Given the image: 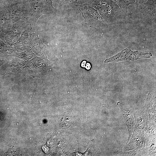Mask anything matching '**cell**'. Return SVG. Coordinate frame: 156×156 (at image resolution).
<instances>
[{
    "instance_id": "6da1fadb",
    "label": "cell",
    "mask_w": 156,
    "mask_h": 156,
    "mask_svg": "<svg viewBox=\"0 0 156 156\" xmlns=\"http://www.w3.org/2000/svg\"><path fill=\"white\" fill-rule=\"evenodd\" d=\"M85 24L88 26L99 30L107 28L109 25L98 11L88 4L84 3L78 5Z\"/></svg>"
},
{
    "instance_id": "7a4b0ae2",
    "label": "cell",
    "mask_w": 156,
    "mask_h": 156,
    "mask_svg": "<svg viewBox=\"0 0 156 156\" xmlns=\"http://www.w3.org/2000/svg\"><path fill=\"white\" fill-rule=\"evenodd\" d=\"M86 3L96 9L109 23L111 22L114 16L121 10L112 0H89Z\"/></svg>"
},
{
    "instance_id": "3957f363",
    "label": "cell",
    "mask_w": 156,
    "mask_h": 156,
    "mask_svg": "<svg viewBox=\"0 0 156 156\" xmlns=\"http://www.w3.org/2000/svg\"><path fill=\"white\" fill-rule=\"evenodd\" d=\"M29 2L31 12L32 23L35 25L42 15L51 12L53 9L44 0H27Z\"/></svg>"
},
{
    "instance_id": "277c9868",
    "label": "cell",
    "mask_w": 156,
    "mask_h": 156,
    "mask_svg": "<svg viewBox=\"0 0 156 156\" xmlns=\"http://www.w3.org/2000/svg\"><path fill=\"white\" fill-rule=\"evenodd\" d=\"M137 60L138 53L137 51H133L130 49H125L114 56L106 59L104 62H118L128 60L133 61Z\"/></svg>"
},
{
    "instance_id": "5b68a950",
    "label": "cell",
    "mask_w": 156,
    "mask_h": 156,
    "mask_svg": "<svg viewBox=\"0 0 156 156\" xmlns=\"http://www.w3.org/2000/svg\"><path fill=\"white\" fill-rule=\"evenodd\" d=\"M137 9L144 14L155 15L156 0H135Z\"/></svg>"
},
{
    "instance_id": "8992f818",
    "label": "cell",
    "mask_w": 156,
    "mask_h": 156,
    "mask_svg": "<svg viewBox=\"0 0 156 156\" xmlns=\"http://www.w3.org/2000/svg\"><path fill=\"white\" fill-rule=\"evenodd\" d=\"M122 113L124 122L129 131V135L132 134L134 121L132 112L123 104L120 102L117 103Z\"/></svg>"
},
{
    "instance_id": "52a82bcc",
    "label": "cell",
    "mask_w": 156,
    "mask_h": 156,
    "mask_svg": "<svg viewBox=\"0 0 156 156\" xmlns=\"http://www.w3.org/2000/svg\"><path fill=\"white\" fill-rule=\"evenodd\" d=\"M120 8L121 10L127 13L128 6L135 3V0H112Z\"/></svg>"
},
{
    "instance_id": "ba28073f",
    "label": "cell",
    "mask_w": 156,
    "mask_h": 156,
    "mask_svg": "<svg viewBox=\"0 0 156 156\" xmlns=\"http://www.w3.org/2000/svg\"><path fill=\"white\" fill-rule=\"evenodd\" d=\"M71 118L68 114H65L62 116L61 123L62 127L66 128L69 127L71 124Z\"/></svg>"
},
{
    "instance_id": "9c48e42d",
    "label": "cell",
    "mask_w": 156,
    "mask_h": 156,
    "mask_svg": "<svg viewBox=\"0 0 156 156\" xmlns=\"http://www.w3.org/2000/svg\"><path fill=\"white\" fill-rule=\"evenodd\" d=\"M75 0H53V5L55 6L60 7L66 4H73Z\"/></svg>"
},
{
    "instance_id": "30bf717a",
    "label": "cell",
    "mask_w": 156,
    "mask_h": 156,
    "mask_svg": "<svg viewBox=\"0 0 156 156\" xmlns=\"http://www.w3.org/2000/svg\"><path fill=\"white\" fill-rule=\"evenodd\" d=\"M89 0H75L73 4L76 6L83 3H86Z\"/></svg>"
},
{
    "instance_id": "8fae6325",
    "label": "cell",
    "mask_w": 156,
    "mask_h": 156,
    "mask_svg": "<svg viewBox=\"0 0 156 156\" xmlns=\"http://www.w3.org/2000/svg\"><path fill=\"white\" fill-rule=\"evenodd\" d=\"M48 5L52 9H53L54 8L53 5V0H45Z\"/></svg>"
}]
</instances>
